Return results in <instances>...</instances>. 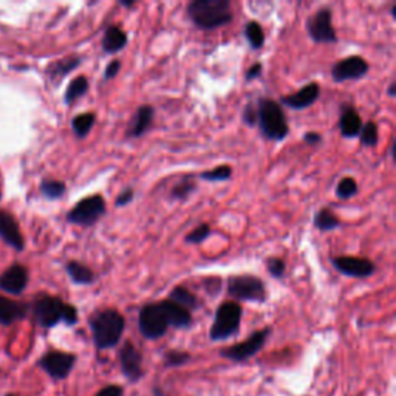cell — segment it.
Segmentation results:
<instances>
[{
  "mask_svg": "<svg viewBox=\"0 0 396 396\" xmlns=\"http://www.w3.org/2000/svg\"><path fill=\"white\" fill-rule=\"evenodd\" d=\"M30 311L33 313V318L39 327L53 328L58 323L64 322L67 326H76L79 321V314L76 307L64 302L58 296L51 295H37L30 305Z\"/></svg>",
  "mask_w": 396,
  "mask_h": 396,
  "instance_id": "1",
  "label": "cell"
},
{
  "mask_svg": "<svg viewBox=\"0 0 396 396\" xmlns=\"http://www.w3.org/2000/svg\"><path fill=\"white\" fill-rule=\"evenodd\" d=\"M186 14L198 30L211 31L226 27L233 22V5L229 0H192Z\"/></svg>",
  "mask_w": 396,
  "mask_h": 396,
  "instance_id": "2",
  "label": "cell"
},
{
  "mask_svg": "<svg viewBox=\"0 0 396 396\" xmlns=\"http://www.w3.org/2000/svg\"><path fill=\"white\" fill-rule=\"evenodd\" d=\"M89 326L97 348L109 350V348L120 344L125 328V321L124 316L115 308H106V310H98L90 316Z\"/></svg>",
  "mask_w": 396,
  "mask_h": 396,
  "instance_id": "3",
  "label": "cell"
},
{
  "mask_svg": "<svg viewBox=\"0 0 396 396\" xmlns=\"http://www.w3.org/2000/svg\"><path fill=\"white\" fill-rule=\"evenodd\" d=\"M257 125L269 141H283L288 137L290 125L279 102L269 98H260L257 102Z\"/></svg>",
  "mask_w": 396,
  "mask_h": 396,
  "instance_id": "4",
  "label": "cell"
},
{
  "mask_svg": "<svg viewBox=\"0 0 396 396\" xmlns=\"http://www.w3.org/2000/svg\"><path fill=\"white\" fill-rule=\"evenodd\" d=\"M242 314V307L237 302L229 300V302L221 304L217 308L216 318H214V323L209 330L211 340L218 342V340H226L235 336L240 330Z\"/></svg>",
  "mask_w": 396,
  "mask_h": 396,
  "instance_id": "5",
  "label": "cell"
},
{
  "mask_svg": "<svg viewBox=\"0 0 396 396\" xmlns=\"http://www.w3.org/2000/svg\"><path fill=\"white\" fill-rule=\"evenodd\" d=\"M228 295L235 299V302L262 304L266 300V287L257 276H231L228 279Z\"/></svg>",
  "mask_w": 396,
  "mask_h": 396,
  "instance_id": "6",
  "label": "cell"
},
{
  "mask_svg": "<svg viewBox=\"0 0 396 396\" xmlns=\"http://www.w3.org/2000/svg\"><path fill=\"white\" fill-rule=\"evenodd\" d=\"M107 204L104 197L101 194H94L79 200L73 208L67 214V221L71 225L90 228L97 225L98 221L106 216Z\"/></svg>",
  "mask_w": 396,
  "mask_h": 396,
  "instance_id": "7",
  "label": "cell"
},
{
  "mask_svg": "<svg viewBox=\"0 0 396 396\" xmlns=\"http://www.w3.org/2000/svg\"><path fill=\"white\" fill-rule=\"evenodd\" d=\"M138 327L141 335L150 340L160 339L166 335L169 323L160 302H150L141 308L138 316Z\"/></svg>",
  "mask_w": 396,
  "mask_h": 396,
  "instance_id": "8",
  "label": "cell"
},
{
  "mask_svg": "<svg viewBox=\"0 0 396 396\" xmlns=\"http://www.w3.org/2000/svg\"><path fill=\"white\" fill-rule=\"evenodd\" d=\"M307 33L316 44H336L338 35L333 27V13L328 6L319 8L307 20Z\"/></svg>",
  "mask_w": 396,
  "mask_h": 396,
  "instance_id": "9",
  "label": "cell"
},
{
  "mask_svg": "<svg viewBox=\"0 0 396 396\" xmlns=\"http://www.w3.org/2000/svg\"><path fill=\"white\" fill-rule=\"evenodd\" d=\"M269 335H271V328L269 327L254 331L248 339H245L243 342L225 348V350H221L220 354L231 361H247L252 358L257 352L262 350Z\"/></svg>",
  "mask_w": 396,
  "mask_h": 396,
  "instance_id": "10",
  "label": "cell"
},
{
  "mask_svg": "<svg viewBox=\"0 0 396 396\" xmlns=\"http://www.w3.org/2000/svg\"><path fill=\"white\" fill-rule=\"evenodd\" d=\"M370 71L369 62L362 56H348L336 62L331 67V78L338 84L347 81H358Z\"/></svg>",
  "mask_w": 396,
  "mask_h": 396,
  "instance_id": "11",
  "label": "cell"
},
{
  "mask_svg": "<svg viewBox=\"0 0 396 396\" xmlns=\"http://www.w3.org/2000/svg\"><path fill=\"white\" fill-rule=\"evenodd\" d=\"M331 264L340 274L354 279H366L373 276L376 271L375 264L366 257H353V256H339L333 257Z\"/></svg>",
  "mask_w": 396,
  "mask_h": 396,
  "instance_id": "12",
  "label": "cell"
},
{
  "mask_svg": "<svg viewBox=\"0 0 396 396\" xmlns=\"http://www.w3.org/2000/svg\"><path fill=\"white\" fill-rule=\"evenodd\" d=\"M76 362V356L66 352L53 350L45 353L41 359H39V366L45 370L51 378L54 379H64L70 375V371L73 370Z\"/></svg>",
  "mask_w": 396,
  "mask_h": 396,
  "instance_id": "13",
  "label": "cell"
},
{
  "mask_svg": "<svg viewBox=\"0 0 396 396\" xmlns=\"http://www.w3.org/2000/svg\"><path fill=\"white\" fill-rule=\"evenodd\" d=\"M28 282H30L28 269L20 264H14L11 266H8L5 271L0 274V290L11 296H20L22 292L27 290Z\"/></svg>",
  "mask_w": 396,
  "mask_h": 396,
  "instance_id": "14",
  "label": "cell"
},
{
  "mask_svg": "<svg viewBox=\"0 0 396 396\" xmlns=\"http://www.w3.org/2000/svg\"><path fill=\"white\" fill-rule=\"evenodd\" d=\"M0 240L19 252L25 248V240L18 220L6 209H0Z\"/></svg>",
  "mask_w": 396,
  "mask_h": 396,
  "instance_id": "15",
  "label": "cell"
},
{
  "mask_svg": "<svg viewBox=\"0 0 396 396\" xmlns=\"http://www.w3.org/2000/svg\"><path fill=\"white\" fill-rule=\"evenodd\" d=\"M321 97V87L318 82H310L304 85L302 89L296 93L285 94L280 98V102L288 109L292 110H305L311 107L316 101Z\"/></svg>",
  "mask_w": 396,
  "mask_h": 396,
  "instance_id": "16",
  "label": "cell"
},
{
  "mask_svg": "<svg viewBox=\"0 0 396 396\" xmlns=\"http://www.w3.org/2000/svg\"><path fill=\"white\" fill-rule=\"evenodd\" d=\"M120 361L123 373L128 376L130 381H138L142 376V358L141 353L137 350L132 342H125L120 352Z\"/></svg>",
  "mask_w": 396,
  "mask_h": 396,
  "instance_id": "17",
  "label": "cell"
},
{
  "mask_svg": "<svg viewBox=\"0 0 396 396\" xmlns=\"http://www.w3.org/2000/svg\"><path fill=\"white\" fill-rule=\"evenodd\" d=\"M30 313V304L0 296V326H13L25 319Z\"/></svg>",
  "mask_w": 396,
  "mask_h": 396,
  "instance_id": "18",
  "label": "cell"
},
{
  "mask_svg": "<svg viewBox=\"0 0 396 396\" xmlns=\"http://www.w3.org/2000/svg\"><path fill=\"white\" fill-rule=\"evenodd\" d=\"M155 118V109L152 106H141L132 116V120L128 125V130H125V137L128 138H140L144 135L154 124Z\"/></svg>",
  "mask_w": 396,
  "mask_h": 396,
  "instance_id": "19",
  "label": "cell"
},
{
  "mask_svg": "<svg viewBox=\"0 0 396 396\" xmlns=\"http://www.w3.org/2000/svg\"><path fill=\"white\" fill-rule=\"evenodd\" d=\"M362 129V118L356 112L353 106L344 104L340 109L339 118V130L344 138H356L359 137V132Z\"/></svg>",
  "mask_w": 396,
  "mask_h": 396,
  "instance_id": "20",
  "label": "cell"
},
{
  "mask_svg": "<svg viewBox=\"0 0 396 396\" xmlns=\"http://www.w3.org/2000/svg\"><path fill=\"white\" fill-rule=\"evenodd\" d=\"M129 37L128 33L118 25H109L101 39V49L106 54L120 53L128 47Z\"/></svg>",
  "mask_w": 396,
  "mask_h": 396,
  "instance_id": "21",
  "label": "cell"
},
{
  "mask_svg": "<svg viewBox=\"0 0 396 396\" xmlns=\"http://www.w3.org/2000/svg\"><path fill=\"white\" fill-rule=\"evenodd\" d=\"M163 311L166 314V319H168L169 327L173 328H189L192 326V313L185 310L183 307H180L177 304L171 302L169 299L161 300Z\"/></svg>",
  "mask_w": 396,
  "mask_h": 396,
  "instance_id": "22",
  "label": "cell"
},
{
  "mask_svg": "<svg viewBox=\"0 0 396 396\" xmlns=\"http://www.w3.org/2000/svg\"><path fill=\"white\" fill-rule=\"evenodd\" d=\"M81 62H82L81 56H67L64 59L51 62V64L47 67L45 73L53 84L58 85L67 75H70L71 71H75L79 66H81Z\"/></svg>",
  "mask_w": 396,
  "mask_h": 396,
  "instance_id": "23",
  "label": "cell"
},
{
  "mask_svg": "<svg viewBox=\"0 0 396 396\" xmlns=\"http://www.w3.org/2000/svg\"><path fill=\"white\" fill-rule=\"evenodd\" d=\"M66 273L75 285H92L97 280V276L92 269L78 260H70L66 264Z\"/></svg>",
  "mask_w": 396,
  "mask_h": 396,
  "instance_id": "24",
  "label": "cell"
},
{
  "mask_svg": "<svg viewBox=\"0 0 396 396\" xmlns=\"http://www.w3.org/2000/svg\"><path fill=\"white\" fill-rule=\"evenodd\" d=\"M197 175L189 173V175L181 177L173 187L171 189L169 198L173 202H185L189 197L197 192V183H195Z\"/></svg>",
  "mask_w": 396,
  "mask_h": 396,
  "instance_id": "25",
  "label": "cell"
},
{
  "mask_svg": "<svg viewBox=\"0 0 396 396\" xmlns=\"http://www.w3.org/2000/svg\"><path fill=\"white\" fill-rule=\"evenodd\" d=\"M169 300L173 304H177L180 307H183L187 311H194L200 305L198 302V297L194 295L191 290H187L183 285H178V287L173 288L169 295Z\"/></svg>",
  "mask_w": 396,
  "mask_h": 396,
  "instance_id": "26",
  "label": "cell"
},
{
  "mask_svg": "<svg viewBox=\"0 0 396 396\" xmlns=\"http://www.w3.org/2000/svg\"><path fill=\"white\" fill-rule=\"evenodd\" d=\"M89 89H90V82L85 76H76L75 79H71L66 93H64L66 104L67 106L75 104L78 99H81L84 94H87Z\"/></svg>",
  "mask_w": 396,
  "mask_h": 396,
  "instance_id": "27",
  "label": "cell"
},
{
  "mask_svg": "<svg viewBox=\"0 0 396 396\" xmlns=\"http://www.w3.org/2000/svg\"><path fill=\"white\" fill-rule=\"evenodd\" d=\"M94 124H97V115L93 112H85L81 115H76L73 120H71V130H73L75 137H78L79 140H84L89 137Z\"/></svg>",
  "mask_w": 396,
  "mask_h": 396,
  "instance_id": "28",
  "label": "cell"
},
{
  "mask_svg": "<svg viewBox=\"0 0 396 396\" xmlns=\"http://www.w3.org/2000/svg\"><path fill=\"white\" fill-rule=\"evenodd\" d=\"M243 35H245V39H247V42L249 44L252 50L264 49L265 31L259 22H256V20L247 22V25H245V28H243Z\"/></svg>",
  "mask_w": 396,
  "mask_h": 396,
  "instance_id": "29",
  "label": "cell"
},
{
  "mask_svg": "<svg viewBox=\"0 0 396 396\" xmlns=\"http://www.w3.org/2000/svg\"><path fill=\"white\" fill-rule=\"evenodd\" d=\"M313 223L321 233H331L340 226V220L328 208H322L316 212Z\"/></svg>",
  "mask_w": 396,
  "mask_h": 396,
  "instance_id": "30",
  "label": "cell"
},
{
  "mask_svg": "<svg viewBox=\"0 0 396 396\" xmlns=\"http://www.w3.org/2000/svg\"><path fill=\"white\" fill-rule=\"evenodd\" d=\"M41 194L44 195V198L47 200H59L66 195L67 192V186L64 181H59V180H51V178H45L41 181Z\"/></svg>",
  "mask_w": 396,
  "mask_h": 396,
  "instance_id": "31",
  "label": "cell"
},
{
  "mask_svg": "<svg viewBox=\"0 0 396 396\" xmlns=\"http://www.w3.org/2000/svg\"><path fill=\"white\" fill-rule=\"evenodd\" d=\"M198 178L203 181H209V183H221V181H228L233 178V168L228 164H221L211 171L202 172Z\"/></svg>",
  "mask_w": 396,
  "mask_h": 396,
  "instance_id": "32",
  "label": "cell"
},
{
  "mask_svg": "<svg viewBox=\"0 0 396 396\" xmlns=\"http://www.w3.org/2000/svg\"><path fill=\"white\" fill-rule=\"evenodd\" d=\"M359 141L364 147H376L379 142V132L378 125L373 121H369L362 124V129L359 132Z\"/></svg>",
  "mask_w": 396,
  "mask_h": 396,
  "instance_id": "33",
  "label": "cell"
},
{
  "mask_svg": "<svg viewBox=\"0 0 396 396\" xmlns=\"http://www.w3.org/2000/svg\"><path fill=\"white\" fill-rule=\"evenodd\" d=\"M359 186L356 183V180L352 177H345L338 183L336 186V195L340 200H350L354 195H358Z\"/></svg>",
  "mask_w": 396,
  "mask_h": 396,
  "instance_id": "34",
  "label": "cell"
},
{
  "mask_svg": "<svg viewBox=\"0 0 396 396\" xmlns=\"http://www.w3.org/2000/svg\"><path fill=\"white\" fill-rule=\"evenodd\" d=\"M211 233H212L211 226L208 223H202V225H198L197 228H194L192 231L186 235L185 242L187 245H200V243H203V242L209 239Z\"/></svg>",
  "mask_w": 396,
  "mask_h": 396,
  "instance_id": "35",
  "label": "cell"
},
{
  "mask_svg": "<svg viewBox=\"0 0 396 396\" xmlns=\"http://www.w3.org/2000/svg\"><path fill=\"white\" fill-rule=\"evenodd\" d=\"M266 269L269 276L274 277V279H282L285 271H287V264H285V260H282L280 257H268Z\"/></svg>",
  "mask_w": 396,
  "mask_h": 396,
  "instance_id": "36",
  "label": "cell"
},
{
  "mask_svg": "<svg viewBox=\"0 0 396 396\" xmlns=\"http://www.w3.org/2000/svg\"><path fill=\"white\" fill-rule=\"evenodd\" d=\"M189 359H191V356L185 352H168L164 356V362L168 367H180L183 366V364H186Z\"/></svg>",
  "mask_w": 396,
  "mask_h": 396,
  "instance_id": "37",
  "label": "cell"
},
{
  "mask_svg": "<svg viewBox=\"0 0 396 396\" xmlns=\"http://www.w3.org/2000/svg\"><path fill=\"white\" fill-rule=\"evenodd\" d=\"M242 121L243 124L249 125V128H254L257 124V109L254 104H247L243 109V113H242Z\"/></svg>",
  "mask_w": 396,
  "mask_h": 396,
  "instance_id": "38",
  "label": "cell"
},
{
  "mask_svg": "<svg viewBox=\"0 0 396 396\" xmlns=\"http://www.w3.org/2000/svg\"><path fill=\"white\" fill-rule=\"evenodd\" d=\"M133 200H135V191L132 187H125L124 191H121L115 198V206L116 208H124V206L130 204Z\"/></svg>",
  "mask_w": 396,
  "mask_h": 396,
  "instance_id": "39",
  "label": "cell"
},
{
  "mask_svg": "<svg viewBox=\"0 0 396 396\" xmlns=\"http://www.w3.org/2000/svg\"><path fill=\"white\" fill-rule=\"evenodd\" d=\"M121 67H123L121 61H118V59L109 62V66L106 67V71H104V81H112V79L116 78V75L121 71Z\"/></svg>",
  "mask_w": 396,
  "mask_h": 396,
  "instance_id": "40",
  "label": "cell"
},
{
  "mask_svg": "<svg viewBox=\"0 0 396 396\" xmlns=\"http://www.w3.org/2000/svg\"><path fill=\"white\" fill-rule=\"evenodd\" d=\"M264 73V66L260 64V62H256V64H252L248 70H247V75H245V79L247 81H254V79H259Z\"/></svg>",
  "mask_w": 396,
  "mask_h": 396,
  "instance_id": "41",
  "label": "cell"
},
{
  "mask_svg": "<svg viewBox=\"0 0 396 396\" xmlns=\"http://www.w3.org/2000/svg\"><path fill=\"white\" fill-rule=\"evenodd\" d=\"M304 142H307V144H310L313 147L319 146L322 142V135L318 132H307L304 135Z\"/></svg>",
  "mask_w": 396,
  "mask_h": 396,
  "instance_id": "42",
  "label": "cell"
},
{
  "mask_svg": "<svg viewBox=\"0 0 396 396\" xmlns=\"http://www.w3.org/2000/svg\"><path fill=\"white\" fill-rule=\"evenodd\" d=\"M94 396H123V389L120 385H109Z\"/></svg>",
  "mask_w": 396,
  "mask_h": 396,
  "instance_id": "43",
  "label": "cell"
},
{
  "mask_svg": "<svg viewBox=\"0 0 396 396\" xmlns=\"http://www.w3.org/2000/svg\"><path fill=\"white\" fill-rule=\"evenodd\" d=\"M389 97L390 98H396V84L395 82H392L389 85Z\"/></svg>",
  "mask_w": 396,
  "mask_h": 396,
  "instance_id": "44",
  "label": "cell"
},
{
  "mask_svg": "<svg viewBox=\"0 0 396 396\" xmlns=\"http://www.w3.org/2000/svg\"><path fill=\"white\" fill-rule=\"evenodd\" d=\"M120 5L124 6V8H133V6H135V2H128V0H121Z\"/></svg>",
  "mask_w": 396,
  "mask_h": 396,
  "instance_id": "45",
  "label": "cell"
},
{
  "mask_svg": "<svg viewBox=\"0 0 396 396\" xmlns=\"http://www.w3.org/2000/svg\"><path fill=\"white\" fill-rule=\"evenodd\" d=\"M390 14H392V18H393V19H396V5H393V6H392Z\"/></svg>",
  "mask_w": 396,
  "mask_h": 396,
  "instance_id": "46",
  "label": "cell"
},
{
  "mask_svg": "<svg viewBox=\"0 0 396 396\" xmlns=\"http://www.w3.org/2000/svg\"><path fill=\"white\" fill-rule=\"evenodd\" d=\"M6 396H16V395H6Z\"/></svg>",
  "mask_w": 396,
  "mask_h": 396,
  "instance_id": "47",
  "label": "cell"
}]
</instances>
